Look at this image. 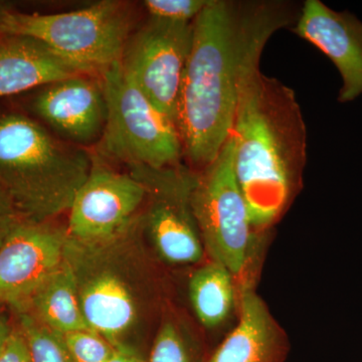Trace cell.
Returning a JSON list of instances; mask_svg holds the SVG:
<instances>
[{
    "instance_id": "1",
    "label": "cell",
    "mask_w": 362,
    "mask_h": 362,
    "mask_svg": "<svg viewBox=\"0 0 362 362\" xmlns=\"http://www.w3.org/2000/svg\"><path fill=\"white\" fill-rule=\"evenodd\" d=\"M300 11L282 0H209L195 18L175 120L192 170L216 160L232 135L245 81L272 35L293 28Z\"/></svg>"
},
{
    "instance_id": "2",
    "label": "cell",
    "mask_w": 362,
    "mask_h": 362,
    "mask_svg": "<svg viewBox=\"0 0 362 362\" xmlns=\"http://www.w3.org/2000/svg\"><path fill=\"white\" fill-rule=\"evenodd\" d=\"M235 173L257 232L289 207L302 182L307 131L294 90L259 68L243 86L232 131Z\"/></svg>"
},
{
    "instance_id": "3",
    "label": "cell",
    "mask_w": 362,
    "mask_h": 362,
    "mask_svg": "<svg viewBox=\"0 0 362 362\" xmlns=\"http://www.w3.org/2000/svg\"><path fill=\"white\" fill-rule=\"evenodd\" d=\"M93 152L21 114L0 116V188L16 216L45 221L69 211Z\"/></svg>"
},
{
    "instance_id": "4",
    "label": "cell",
    "mask_w": 362,
    "mask_h": 362,
    "mask_svg": "<svg viewBox=\"0 0 362 362\" xmlns=\"http://www.w3.org/2000/svg\"><path fill=\"white\" fill-rule=\"evenodd\" d=\"M140 230L141 218L126 232L99 244L66 238L65 258L75 275L86 322L113 347L123 346V338L142 311L143 282L135 264L139 252L134 247Z\"/></svg>"
},
{
    "instance_id": "5",
    "label": "cell",
    "mask_w": 362,
    "mask_h": 362,
    "mask_svg": "<svg viewBox=\"0 0 362 362\" xmlns=\"http://www.w3.org/2000/svg\"><path fill=\"white\" fill-rule=\"evenodd\" d=\"M132 7L120 0H103L78 11L23 13L8 11L0 35L33 37L86 74L100 76L120 63L133 33Z\"/></svg>"
},
{
    "instance_id": "6",
    "label": "cell",
    "mask_w": 362,
    "mask_h": 362,
    "mask_svg": "<svg viewBox=\"0 0 362 362\" xmlns=\"http://www.w3.org/2000/svg\"><path fill=\"white\" fill-rule=\"evenodd\" d=\"M107 118L96 156L127 168L178 165L183 147L175 121L161 113L124 73L120 63L100 75Z\"/></svg>"
},
{
    "instance_id": "7",
    "label": "cell",
    "mask_w": 362,
    "mask_h": 362,
    "mask_svg": "<svg viewBox=\"0 0 362 362\" xmlns=\"http://www.w3.org/2000/svg\"><path fill=\"white\" fill-rule=\"evenodd\" d=\"M235 143L228 137L216 160L199 173L192 206L204 250L239 277L246 270L257 232L235 173Z\"/></svg>"
},
{
    "instance_id": "8",
    "label": "cell",
    "mask_w": 362,
    "mask_h": 362,
    "mask_svg": "<svg viewBox=\"0 0 362 362\" xmlns=\"http://www.w3.org/2000/svg\"><path fill=\"white\" fill-rule=\"evenodd\" d=\"M128 169L146 189L142 230L159 258L171 265H192L202 261L206 250L192 206L199 173L182 163L164 168Z\"/></svg>"
},
{
    "instance_id": "9",
    "label": "cell",
    "mask_w": 362,
    "mask_h": 362,
    "mask_svg": "<svg viewBox=\"0 0 362 362\" xmlns=\"http://www.w3.org/2000/svg\"><path fill=\"white\" fill-rule=\"evenodd\" d=\"M192 35L194 23L149 18L131 35L120 59L124 73L175 122Z\"/></svg>"
},
{
    "instance_id": "10",
    "label": "cell",
    "mask_w": 362,
    "mask_h": 362,
    "mask_svg": "<svg viewBox=\"0 0 362 362\" xmlns=\"http://www.w3.org/2000/svg\"><path fill=\"white\" fill-rule=\"evenodd\" d=\"M145 202L141 181L115 170L93 153L89 175L69 209L68 237L81 244L114 239L139 221Z\"/></svg>"
},
{
    "instance_id": "11",
    "label": "cell",
    "mask_w": 362,
    "mask_h": 362,
    "mask_svg": "<svg viewBox=\"0 0 362 362\" xmlns=\"http://www.w3.org/2000/svg\"><path fill=\"white\" fill-rule=\"evenodd\" d=\"M66 228L49 221L9 218L0 245V303L21 309L65 259Z\"/></svg>"
},
{
    "instance_id": "12",
    "label": "cell",
    "mask_w": 362,
    "mask_h": 362,
    "mask_svg": "<svg viewBox=\"0 0 362 362\" xmlns=\"http://www.w3.org/2000/svg\"><path fill=\"white\" fill-rule=\"evenodd\" d=\"M33 110L59 138L77 146H92L103 134L106 98L100 76L78 75L45 86Z\"/></svg>"
},
{
    "instance_id": "13",
    "label": "cell",
    "mask_w": 362,
    "mask_h": 362,
    "mask_svg": "<svg viewBox=\"0 0 362 362\" xmlns=\"http://www.w3.org/2000/svg\"><path fill=\"white\" fill-rule=\"evenodd\" d=\"M337 66L342 78L340 103L362 95V21L349 11H337L319 0H307L291 28Z\"/></svg>"
},
{
    "instance_id": "14",
    "label": "cell",
    "mask_w": 362,
    "mask_h": 362,
    "mask_svg": "<svg viewBox=\"0 0 362 362\" xmlns=\"http://www.w3.org/2000/svg\"><path fill=\"white\" fill-rule=\"evenodd\" d=\"M78 75H89L40 40L0 35V98L49 86Z\"/></svg>"
},
{
    "instance_id": "15",
    "label": "cell",
    "mask_w": 362,
    "mask_h": 362,
    "mask_svg": "<svg viewBox=\"0 0 362 362\" xmlns=\"http://www.w3.org/2000/svg\"><path fill=\"white\" fill-rule=\"evenodd\" d=\"M288 351L282 329L250 285L240 296V320L207 362H283Z\"/></svg>"
},
{
    "instance_id": "16",
    "label": "cell",
    "mask_w": 362,
    "mask_h": 362,
    "mask_svg": "<svg viewBox=\"0 0 362 362\" xmlns=\"http://www.w3.org/2000/svg\"><path fill=\"white\" fill-rule=\"evenodd\" d=\"M32 310L33 318L59 335L90 330L86 322L71 267L64 259L20 310Z\"/></svg>"
},
{
    "instance_id": "17",
    "label": "cell",
    "mask_w": 362,
    "mask_h": 362,
    "mask_svg": "<svg viewBox=\"0 0 362 362\" xmlns=\"http://www.w3.org/2000/svg\"><path fill=\"white\" fill-rule=\"evenodd\" d=\"M233 275L211 261L197 269L189 281V298L199 322L214 329L228 320L235 304Z\"/></svg>"
},
{
    "instance_id": "18",
    "label": "cell",
    "mask_w": 362,
    "mask_h": 362,
    "mask_svg": "<svg viewBox=\"0 0 362 362\" xmlns=\"http://www.w3.org/2000/svg\"><path fill=\"white\" fill-rule=\"evenodd\" d=\"M21 323L33 362H71L62 335L25 312L21 313Z\"/></svg>"
},
{
    "instance_id": "19",
    "label": "cell",
    "mask_w": 362,
    "mask_h": 362,
    "mask_svg": "<svg viewBox=\"0 0 362 362\" xmlns=\"http://www.w3.org/2000/svg\"><path fill=\"white\" fill-rule=\"evenodd\" d=\"M148 362H197V356L178 326L166 321L157 333Z\"/></svg>"
},
{
    "instance_id": "20",
    "label": "cell",
    "mask_w": 362,
    "mask_h": 362,
    "mask_svg": "<svg viewBox=\"0 0 362 362\" xmlns=\"http://www.w3.org/2000/svg\"><path fill=\"white\" fill-rule=\"evenodd\" d=\"M71 362H109L114 347L92 330L75 331L62 335Z\"/></svg>"
},
{
    "instance_id": "21",
    "label": "cell",
    "mask_w": 362,
    "mask_h": 362,
    "mask_svg": "<svg viewBox=\"0 0 362 362\" xmlns=\"http://www.w3.org/2000/svg\"><path fill=\"white\" fill-rule=\"evenodd\" d=\"M209 0H145L149 18L170 23H194Z\"/></svg>"
},
{
    "instance_id": "22",
    "label": "cell",
    "mask_w": 362,
    "mask_h": 362,
    "mask_svg": "<svg viewBox=\"0 0 362 362\" xmlns=\"http://www.w3.org/2000/svg\"><path fill=\"white\" fill-rule=\"evenodd\" d=\"M0 362H33L28 343L21 330L11 331L0 354Z\"/></svg>"
},
{
    "instance_id": "23",
    "label": "cell",
    "mask_w": 362,
    "mask_h": 362,
    "mask_svg": "<svg viewBox=\"0 0 362 362\" xmlns=\"http://www.w3.org/2000/svg\"><path fill=\"white\" fill-rule=\"evenodd\" d=\"M109 362H143L141 359L136 356L135 352L131 350L129 347L118 346L114 347L113 354H112Z\"/></svg>"
},
{
    "instance_id": "24",
    "label": "cell",
    "mask_w": 362,
    "mask_h": 362,
    "mask_svg": "<svg viewBox=\"0 0 362 362\" xmlns=\"http://www.w3.org/2000/svg\"><path fill=\"white\" fill-rule=\"evenodd\" d=\"M11 216H16V214L14 213L13 207L11 206L8 197L0 188V221L6 220Z\"/></svg>"
},
{
    "instance_id": "25",
    "label": "cell",
    "mask_w": 362,
    "mask_h": 362,
    "mask_svg": "<svg viewBox=\"0 0 362 362\" xmlns=\"http://www.w3.org/2000/svg\"><path fill=\"white\" fill-rule=\"evenodd\" d=\"M11 331L13 330L9 328L6 319L0 316V354H1L2 350H4V345H6Z\"/></svg>"
},
{
    "instance_id": "26",
    "label": "cell",
    "mask_w": 362,
    "mask_h": 362,
    "mask_svg": "<svg viewBox=\"0 0 362 362\" xmlns=\"http://www.w3.org/2000/svg\"><path fill=\"white\" fill-rule=\"evenodd\" d=\"M13 218V216H11ZM9 218H6V220L0 221V245L4 242V238H6L7 228H8V221Z\"/></svg>"
},
{
    "instance_id": "27",
    "label": "cell",
    "mask_w": 362,
    "mask_h": 362,
    "mask_svg": "<svg viewBox=\"0 0 362 362\" xmlns=\"http://www.w3.org/2000/svg\"><path fill=\"white\" fill-rule=\"evenodd\" d=\"M8 11L9 9H7L6 6L0 4V30H1L2 21H4V16H6Z\"/></svg>"
}]
</instances>
